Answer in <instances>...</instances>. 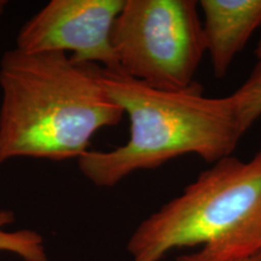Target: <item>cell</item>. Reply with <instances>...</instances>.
<instances>
[{"label": "cell", "mask_w": 261, "mask_h": 261, "mask_svg": "<svg viewBox=\"0 0 261 261\" xmlns=\"http://www.w3.org/2000/svg\"><path fill=\"white\" fill-rule=\"evenodd\" d=\"M102 67L62 52L11 48L0 58V165L15 159L77 160L123 110L104 89Z\"/></svg>", "instance_id": "cell-1"}, {"label": "cell", "mask_w": 261, "mask_h": 261, "mask_svg": "<svg viewBox=\"0 0 261 261\" xmlns=\"http://www.w3.org/2000/svg\"><path fill=\"white\" fill-rule=\"evenodd\" d=\"M110 98L129 119L128 140L112 150H87L77 161L81 174L98 188H113L132 173L156 169L184 155L215 163L232 155L248 130L233 97H207L200 84L163 91L100 69Z\"/></svg>", "instance_id": "cell-2"}, {"label": "cell", "mask_w": 261, "mask_h": 261, "mask_svg": "<svg viewBox=\"0 0 261 261\" xmlns=\"http://www.w3.org/2000/svg\"><path fill=\"white\" fill-rule=\"evenodd\" d=\"M261 247V150L227 156L140 223L127 243L130 261H161L173 249Z\"/></svg>", "instance_id": "cell-3"}, {"label": "cell", "mask_w": 261, "mask_h": 261, "mask_svg": "<svg viewBox=\"0 0 261 261\" xmlns=\"http://www.w3.org/2000/svg\"><path fill=\"white\" fill-rule=\"evenodd\" d=\"M117 69L158 90L185 91L205 55L195 0H125L112 34Z\"/></svg>", "instance_id": "cell-4"}, {"label": "cell", "mask_w": 261, "mask_h": 261, "mask_svg": "<svg viewBox=\"0 0 261 261\" xmlns=\"http://www.w3.org/2000/svg\"><path fill=\"white\" fill-rule=\"evenodd\" d=\"M125 0H51L22 25L16 48L62 52L80 64L117 69L112 34Z\"/></svg>", "instance_id": "cell-5"}, {"label": "cell", "mask_w": 261, "mask_h": 261, "mask_svg": "<svg viewBox=\"0 0 261 261\" xmlns=\"http://www.w3.org/2000/svg\"><path fill=\"white\" fill-rule=\"evenodd\" d=\"M205 54L213 74L224 77L234 58L261 27V0H201Z\"/></svg>", "instance_id": "cell-6"}, {"label": "cell", "mask_w": 261, "mask_h": 261, "mask_svg": "<svg viewBox=\"0 0 261 261\" xmlns=\"http://www.w3.org/2000/svg\"><path fill=\"white\" fill-rule=\"evenodd\" d=\"M15 214L0 208V253L23 261H48L44 237L33 228H14Z\"/></svg>", "instance_id": "cell-7"}, {"label": "cell", "mask_w": 261, "mask_h": 261, "mask_svg": "<svg viewBox=\"0 0 261 261\" xmlns=\"http://www.w3.org/2000/svg\"><path fill=\"white\" fill-rule=\"evenodd\" d=\"M257 58L259 61L248 79L231 94L247 130L261 117V45L257 50Z\"/></svg>", "instance_id": "cell-8"}, {"label": "cell", "mask_w": 261, "mask_h": 261, "mask_svg": "<svg viewBox=\"0 0 261 261\" xmlns=\"http://www.w3.org/2000/svg\"><path fill=\"white\" fill-rule=\"evenodd\" d=\"M177 261H261V247L242 250H214L200 248L184 254Z\"/></svg>", "instance_id": "cell-9"}, {"label": "cell", "mask_w": 261, "mask_h": 261, "mask_svg": "<svg viewBox=\"0 0 261 261\" xmlns=\"http://www.w3.org/2000/svg\"><path fill=\"white\" fill-rule=\"evenodd\" d=\"M6 8H8V2L6 0H0V19H2L3 15H4Z\"/></svg>", "instance_id": "cell-10"}]
</instances>
